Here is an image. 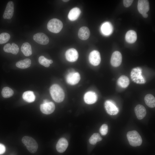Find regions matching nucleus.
I'll return each mask as SVG.
<instances>
[{
    "instance_id": "nucleus-23",
    "label": "nucleus",
    "mask_w": 155,
    "mask_h": 155,
    "mask_svg": "<svg viewBox=\"0 0 155 155\" xmlns=\"http://www.w3.org/2000/svg\"><path fill=\"white\" fill-rule=\"evenodd\" d=\"M118 85L123 88H126L129 85V80L127 77L125 75H122L118 79Z\"/></svg>"
},
{
    "instance_id": "nucleus-16",
    "label": "nucleus",
    "mask_w": 155,
    "mask_h": 155,
    "mask_svg": "<svg viewBox=\"0 0 155 155\" xmlns=\"http://www.w3.org/2000/svg\"><path fill=\"white\" fill-rule=\"evenodd\" d=\"M68 145V142L67 140L64 138H61L57 144V150L59 152L63 153L66 150Z\"/></svg>"
},
{
    "instance_id": "nucleus-9",
    "label": "nucleus",
    "mask_w": 155,
    "mask_h": 155,
    "mask_svg": "<svg viewBox=\"0 0 155 155\" xmlns=\"http://www.w3.org/2000/svg\"><path fill=\"white\" fill-rule=\"evenodd\" d=\"M90 63L94 66H97L99 64L101 61V57L99 52L94 50L90 52L89 56Z\"/></svg>"
},
{
    "instance_id": "nucleus-7",
    "label": "nucleus",
    "mask_w": 155,
    "mask_h": 155,
    "mask_svg": "<svg viewBox=\"0 0 155 155\" xmlns=\"http://www.w3.org/2000/svg\"><path fill=\"white\" fill-rule=\"evenodd\" d=\"M104 107L107 113L111 115H115L119 112V109L113 102L107 100L104 103Z\"/></svg>"
},
{
    "instance_id": "nucleus-2",
    "label": "nucleus",
    "mask_w": 155,
    "mask_h": 155,
    "mask_svg": "<svg viewBox=\"0 0 155 155\" xmlns=\"http://www.w3.org/2000/svg\"><path fill=\"white\" fill-rule=\"evenodd\" d=\"M127 137L130 144L136 147L141 145L142 143V137L138 132L135 130L128 132Z\"/></svg>"
},
{
    "instance_id": "nucleus-18",
    "label": "nucleus",
    "mask_w": 155,
    "mask_h": 155,
    "mask_svg": "<svg viewBox=\"0 0 155 155\" xmlns=\"http://www.w3.org/2000/svg\"><path fill=\"white\" fill-rule=\"evenodd\" d=\"M134 111L137 117L139 119H143L146 114L145 108L141 104L137 105L135 108Z\"/></svg>"
},
{
    "instance_id": "nucleus-29",
    "label": "nucleus",
    "mask_w": 155,
    "mask_h": 155,
    "mask_svg": "<svg viewBox=\"0 0 155 155\" xmlns=\"http://www.w3.org/2000/svg\"><path fill=\"white\" fill-rule=\"evenodd\" d=\"M39 63L46 67H48L50 64L53 62V61L51 59H48L43 56H40L38 59Z\"/></svg>"
},
{
    "instance_id": "nucleus-35",
    "label": "nucleus",
    "mask_w": 155,
    "mask_h": 155,
    "mask_svg": "<svg viewBox=\"0 0 155 155\" xmlns=\"http://www.w3.org/2000/svg\"><path fill=\"white\" fill-rule=\"evenodd\" d=\"M142 16L144 18H147L148 16V15L147 13L142 14Z\"/></svg>"
},
{
    "instance_id": "nucleus-15",
    "label": "nucleus",
    "mask_w": 155,
    "mask_h": 155,
    "mask_svg": "<svg viewBox=\"0 0 155 155\" xmlns=\"http://www.w3.org/2000/svg\"><path fill=\"white\" fill-rule=\"evenodd\" d=\"M97 99L96 94L94 92L89 91L86 92L84 96L85 102L88 104H92L95 103Z\"/></svg>"
},
{
    "instance_id": "nucleus-20",
    "label": "nucleus",
    "mask_w": 155,
    "mask_h": 155,
    "mask_svg": "<svg viewBox=\"0 0 155 155\" xmlns=\"http://www.w3.org/2000/svg\"><path fill=\"white\" fill-rule=\"evenodd\" d=\"M81 13V11L79 8H73L70 11L68 15V18L71 21L75 20L78 18Z\"/></svg>"
},
{
    "instance_id": "nucleus-10",
    "label": "nucleus",
    "mask_w": 155,
    "mask_h": 155,
    "mask_svg": "<svg viewBox=\"0 0 155 155\" xmlns=\"http://www.w3.org/2000/svg\"><path fill=\"white\" fill-rule=\"evenodd\" d=\"M122 61V56L119 51H116L112 54L111 59V65L114 67H117L120 65Z\"/></svg>"
},
{
    "instance_id": "nucleus-6",
    "label": "nucleus",
    "mask_w": 155,
    "mask_h": 155,
    "mask_svg": "<svg viewBox=\"0 0 155 155\" xmlns=\"http://www.w3.org/2000/svg\"><path fill=\"white\" fill-rule=\"evenodd\" d=\"M80 75L77 72H70L66 77L67 82L71 85H74L77 84L80 81Z\"/></svg>"
},
{
    "instance_id": "nucleus-12",
    "label": "nucleus",
    "mask_w": 155,
    "mask_h": 155,
    "mask_svg": "<svg viewBox=\"0 0 155 155\" xmlns=\"http://www.w3.org/2000/svg\"><path fill=\"white\" fill-rule=\"evenodd\" d=\"M14 11V3L12 1H9L6 5L3 15V18L7 19L11 18L13 15Z\"/></svg>"
},
{
    "instance_id": "nucleus-3",
    "label": "nucleus",
    "mask_w": 155,
    "mask_h": 155,
    "mask_svg": "<svg viewBox=\"0 0 155 155\" xmlns=\"http://www.w3.org/2000/svg\"><path fill=\"white\" fill-rule=\"evenodd\" d=\"M63 27V24L59 20L53 18L50 20L48 23L47 28L50 32L55 33L59 32Z\"/></svg>"
},
{
    "instance_id": "nucleus-17",
    "label": "nucleus",
    "mask_w": 155,
    "mask_h": 155,
    "mask_svg": "<svg viewBox=\"0 0 155 155\" xmlns=\"http://www.w3.org/2000/svg\"><path fill=\"white\" fill-rule=\"evenodd\" d=\"M3 50L6 53H11L14 55L18 53L19 51V48L17 44L12 43L11 45L10 43L6 44L3 47Z\"/></svg>"
},
{
    "instance_id": "nucleus-24",
    "label": "nucleus",
    "mask_w": 155,
    "mask_h": 155,
    "mask_svg": "<svg viewBox=\"0 0 155 155\" xmlns=\"http://www.w3.org/2000/svg\"><path fill=\"white\" fill-rule=\"evenodd\" d=\"M31 63V60L26 58L18 61L16 63V66L19 68L24 69L30 67Z\"/></svg>"
},
{
    "instance_id": "nucleus-22",
    "label": "nucleus",
    "mask_w": 155,
    "mask_h": 155,
    "mask_svg": "<svg viewBox=\"0 0 155 155\" xmlns=\"http://www.w3.org/2000/svg\"><path fill=\"white\" fill-rule=\"evenodd\" d=\"M21 51L24 55L29 56L32 53L31 45L28 42L23 43L21 47Z\"/></svg>"
},
{
    "instance_id": "nucleus-13",
    "label": "nucleus",
    "mask_w": 155,
    "mask_h": 155,
    "mask_svg": "<svg viewBox=\"0 0 155 155\" xmlns=\"http://www.w3.org/2000/svg\"><path fill=\"white\" fill-rule=\"evenodd\" d=\"M65 56L66 59L68 61L73 62L77 60L78 57V54L75 49L71 48L66 51Z\"/></svg>"
},
{
    "instance_id": "nucleus-26",
    "label": "nucleus",
    "mask_w": 155,
    "mask_h": 155,
    "mask_svg": "<svg viewBox=\"0 0 155 155\" xmlns=\"http://www.w3.org/2000/svg\"><path fill=\"white\" fill-rule=\"evenodd\" d=\"M113 27L109 22H106L103 24L101 27V30L103 34L105 35H109L113 32Z\"/></svg>"
},
{
    "instance_id": "nucleus-4",
    "label": "nucleus",
    "mask_w": 155,
    "mask_h": 155,
    "mask_svg": "<svg viewBox=\"0 0 155 155\" xmlns=\"http://www.w3.org/2000/svg\"><path fill=\"white\" fill-rule=\"evenodd\" d=\"M142 69L140 67L133 68L130 73V77L132 80L138 84H144L146 82L145 79L142 76Z\"/></svg>"
},
{
    "instance_id": "nucleus-33",
    "label": "nucleus",
    "mask_w": 155,
    "mask_h": 155,
    "mask_svg": "<svg viewBox=\"0 0 155 155\" xmlns=\"http://www.w3.org/2000/svg\"><path fill=\"white\" fill-rule=\"evenodd\" d=\"M133 0H124L123 1V4L124 6L126 7H129L132 4Z\"/></svg>"
},
{
    "instance_id": "nucleus-36",
    "label": "nucleus",
    "mask_w": 155,
    "mask_h": 155,
    "mask_svg": "<svg viewBox=\"0 0 155 155\" xmlns=\"http://www.w3.org/2000/svg\"><path fill=\"white\" fill-rule=\"evenodd\" d=\"M49 102V101L48 100H46V99H45L43 100V103H46L48 102Z\"/></svg>"
},
{
    "instance_id": "nucleus-30",
    "label": "nucleus",
    "mask_w": 155,
    "mask_h": 155,
    "mask_svg": "<svg viewBox=\"0 0 155 155\" xmlns=\"http://www.w3.org/2000/svg\"><path fill=\"white\" fill-rule=\"evenodd\" d=\"M102 137L100 134L97 133H94L90 137L89 140L90 143L92 145L96 144L97 142L102 140Z\"/></svg>"
},
{
    "instance_id": "nucleus-25",
    "label": "nucleus",
    "mask_w": 155,
    "mask_h": 155,
    "mask_svg": "<svg viewBox=\"0 0 155 155\" xmlns=\"http://www.w3.org/2000/svg\"><path fill=\"white\" fill-rule=\"evenodd\" d=\"M22 97L25 101L28 102H32L35 99V96L33 92L31 91L24 92L22 95Z\"/></svg>"
},
{
    "instance_id": "nucleus-1",
    "label": "nucleus",
    "mask_w": 155,
    "mask_h": 155,
    "mask_svg": "<svg viewBox=\"0 0 155 155\" xmlns=\"http://www.w3.org/2000/svg\"><path fill=\"white\" fill-rule=\"evenodd\" d=\"M51 96L54 101L59 103L62 102L65 98V93L62 88L58 85L54 84L50 88Z\"/></svg>"
},
{
    "instance_id": "nucleus-27",
    "label": "nucleus",
    "mask_w": 155,
    "mask_h": 155,
    "mask_svg": "<svg viewBox=\"0 0 155 155\" xmlns=\"http://www.w3.org/2000/svg\"><path fill=\"white\" fill-rule=\"evenodd\" d=\"M144 101L146 104L149 107L154 108L155 106V98L150 94H147L144 97Z\"/></svg>"
},
{
    "instance_id": "nucleus-11",
    "label": "nucleus",
    "mask_w": 155,
    "mask_h": 155,
    "mask_svg": "<svg viewBox=\"0 0 155 155\" xmlns=\"http://www.w3.org/2000/svg\"><path fill=\"white\" fill-rule=\"evenodd\" d=\"M34 40L37 43L42 45H46L49 42L48 37L43 33H38L34 34Z\"/></svg>"
},
{
    "instance_id": "nucleus-31",
    "label": "nucleus",
    "mask_w": 155,
    "mask_h": 155,
    "mask_svg": "<svg viewBox=\"0 0 155 155\" xmlns=\"http://www.w3.org/2000/svg\"><path fill=\"white\" fill-rule=\"evenodd\" d=\"M10 38L9 34L6 32L0 34V44H3L9 41Z\"/></svg>"
},
{
    "instance_id": "nucleus-34",
    "label": "nucleus",
    "mask_w": 155,
    "mask_h": 155,
    "mask_svg": "<svg viewBox=\"0 0 155 155\" xmlns=\"http://www.w3.org/2000/svg\"><path fill=\"white\" fill-rule=\"evenodd\" d=\"M5 151V147L3 144L0 143V155L3 154Z\"/></svg>"
},
{
    "instance_id": "nucleus-8",
    "label": "nucleus",
    "mask_w": 155,
    "mask_h": 155,
    "mask_svg": "<svg viewBox=\"0 0 155 155\" xmlns=\"http://www.w3.org/2000/svg\"><path fill=\"white\" fill-rule=\"evenodd\" d=\"M40 108L42 113L48 115L53 112L55 108V106L53 102H49L46 103H43L41 104Z\"/></svg>"
},
{
    "instance_id": "nucleus-14",
    "label": "nucleus",
    "mask_w": 155,
    "mask_h": 155,
    "mask_svg": "<svg viewBox=\"0 0 155 155\" xmlns=\"http://www.w3.org/2000/svg\"><path fill=\"white\" fill-rule=\"evenodd\" d=\"M137 9L142 14L147 13L150 9L149 2L147 0H139L137 4Z\"/></svg>"
},
{
    "instance_id": "nucleus-21",
    "label": "nucleus",
    "mask_w": 155,
    "mask_h": 155,
    "mask_svg": "<svg viewBox=\"0 0 155 155\" xmlns=\"http://www.w3.org/2000/svg\"><path fill=\"white\" fill-rule=\"evenodd\" d=\"M126 41L129 43L135 42L137 39V34L136 32L133 30H129L126 33L125 36Z\"/></svg>"
},
{
    "instance_id": "nucleus-5",
    "label": "nucleus",
    "mask_w": 155,
    "mask_h": 155,
    "mask_svg": "<svg viewBox=\"0 0 155 155\" xmlns=\"http://www.w3.org/2000/svg\"><path fill=\"white\" fill-rule=\"evenodd\" d=\"M22 141L30 152L33 153L36 152L38 145L33 138L30 136H25L22 138Z\"/></svg>"
},
{
    "instance_id": "nucleus-19",
    "label": "nucleus",
    "mask_w": 155,
    "mask_h": 155,
    "mask_svg": "<svg viewBox=\"0 0 155 155\" xmlns=\"http://www.w3.org/2000/svg\"><path fill=\"white\" fill-rule=\"evenodd\" d=\"M90 32L89 28L86 26L80 28L79 30L78 35L81 40H85L87 39L90 36Z\"/></svg>"
},
{
    "instance_id": "nucleus-37",
    "label": "nucleus",
    "mask_w": 155,
    "mask_h": 155,
    "mask_svg": "<svg viewBox=\"0 0 155 155\" xmlns=\"http://www.w3.org/2000/svg\"><path fill=\"white\" fill-rule=\"evenodd\" d=\"M69 1V0H63V2H67L68 1Z\"/></svg>"
},
{
    "instance_id": "nucleus-32",
    "label": "nucleus",
    "mask_w": 155,
    "mask_h": 155,
    "mask_svg": "<svg viewBox=\"0 0 155 155\" xmlns=\"http://www.w3.org/2000/svg\"><path fill=\"white\" fill-rule=\"evenodd\" d=\"M108 131V126L106 124H103L100 129V132L102 135H105Z\"/></svg>"
},
{
    "instance_id": "nucleus-28",
    "label": "nucleus",
    "mask_w": 155,
    "mask_h": 155,
    "mask_svg": "<svg viewBox=\"0 0 155 155\" xmlns=\"http://www.w3.org/2000/svg\"><path fill=\"white\" fill-rule=\"evenodd\" d=\"M13 91L11 88L6 87L2 89L1 94L4 98H8L12 96L13 94Z\"/></svg>"
}]
</instances>
